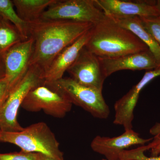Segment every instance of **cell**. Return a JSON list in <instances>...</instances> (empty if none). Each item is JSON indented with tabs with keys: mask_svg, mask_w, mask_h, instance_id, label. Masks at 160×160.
Listing matches in <instances>:
<instances>
[{
	"mask_svg": "<svg viewBox=\"0 0 160 160\" xmlns=\"http://www.w3.org/2000/svg\"><path fill=\"white\" fill-rule=\"evenodd\" d=\"M28 24L29 38L33 41L30 66L38 67L43 72L61 51L78 39L93 25L68 20L42 18Z\"/></svg>",
	"mask_w": 160,
	"mask_h": 160,
	"instance_id": "obj_1",
	"label": "cell"
},
{
	"mask_svg": "<svg viewBox=\"0 0 160 160\" xmlns=\"http://www.w3.org/2000/svg\"><path fill=\"white\" fill-rule=\"evenodd\" d=\"M85 47L98 57L104 58L118 57L149 49L131 31L107 17L93 25Z\"/></svg>",
	"mask_w": 160,
	"mask_h": 160,
	"instance_id": "obj_2",
	"label": "cell"
},
{
	"mask_svg": "<svg viewBox=\"0 0 160 160\" xmlns=\"http://www.w3.org/2000/svg\"><path fill=\"white\" fill-rule=\"evenodd\" d=\"M0 142L13 144L22 151L39 153L53 160H65L55 136L43 122L34 123L21 131L2 132Z\"/></svg>",
	"mask_w": 160,
	"mask_h": 160,
	"instance_id": "obj_3",
	"label": "cell"
},
{
	"mask_svg": "<svg viewBox=\"0 0 160 160\" xmlns=\"http://www.w3.org/2000/svg\"><path fill=\"white\" fill-rule=\"evenodd\" d=\"M66 97L72 104L79 106L94 117L107 118L110 113L102 91L81 85L71 78H62L53 82L44 83Z\"/></svg>",
	"mask_w": 160,
	"mask_h": 160,
	"instance_id": "obj_4",
	"label": "cell"
},
{
	"mask_svg": "<svg viewBox=\"0 0 160 160\" xmlns=\"http://www.w3.org/2000/svg\"><path fill=\"white\" fill-rule=\"evenodd\" d=\"M43 73L38 67L30 66L22 79L10 92L0 109V129L2 132H16L24 129L18 121L19 109L29 92L44 83Z\"/></svg>",
	"mask_w": 160,
	"mask_h": 160,
	"instance_id": "obj_5",
	"label": "cell"
},
{
	"mask_svg": "<svg viewBox=\"0 0 160 160\" xmlns=\"http://www.w3.org/2000/svg\"><path fill=\"white\" fill-rule=\"evenodd\" d=\"M94 0H55L40 18L62 20L95 25L106 19Z\"/></svg>",
	"mask_w": 160,
	"mask_h": 160,
	"instance_id": "obj_6",
	"label": "cell"
},
{
	"mask_svg": "<svg viewBox=\"0 0 160 160\" xmlns=\"http://www.w3.org/2000/svg\"><path fill=\"white\" fill-rule=\"evenodd\" d=\"M72 104L62 94L44 83L29 92L21 107L32 112L43 110L53 117H64L71 110Z\"/></svg>",
	"mask_w": 160,
	"mask_h": 160,
	"instance_id": "obj_7",
	"label": "cell"
},
{
	"mask_svg": "<svg viewBox=\"0 0 160 160\" xmlns=\"http://www.w3.org/2000/svg\"><path fill=\"white\" fill-rule=\"evenodd\" d=\"M33 41L31 38L16 44L1 57L10 92L26 74L30 67Z\"/></svg>",
	"mask_w": 160,
	"mask_h": 160,
	"instance_id": "obj_8",
	"label": "cell"
},
{
	"mask_svg": "<svg viewBox=\"0 0 160 160\" xmlns=\"http://www.w3.org/2000/svg\"><path fill=\"white\" fill-rule=\"evenodd\" d=\"M67 72L77 82L102 91L106 78L101 70L98 57L85 46Z\"/></svg>",
	"mask_w": 160,
	"mask_h": 160,
	"instance_id": "obj_9",
	"label": "cell"
},
{
	"mask_svg": "<svg viewBox=\"0 0 160 160\" xmlns=\"http://www.w3.org/2000/svg\"><path fill=\"white\" fill-rule=\"evenodd\" d=\"M160 76V67L145 72L142 79L129 92L115 103L113 123L124 127L125 130L132 129L133 112L141 91L147 84Z\"/></svg>",
	"mask_w": 160,
	"mask_h": 160,
	"instance_id": "obj_10",
	"label": "cell"
},
{
	"mask_svg": "<svg viewBox=\"0 0 160 160\" xmlns=\"http://www.w3.org/2000/svg\"><path fill=\"white\" fill-rule=\"evenodd\" d=\"M98 58L103 76L106 79L120 70L148 71L159 67L155 58L149 49L118 57Z\"/></svg>",
	"mask_w": 160,
	"mask_h": 160,
	"instance_id": "obj_11",
	"label": "cell"
},
{
	"mask_svg": "<svg viewBox=\"0 0 160 160\" xmlns=\"http://www.w3.org/2000/svg\"><path fill=\"white\" fill-rule=\"evenodd\" d=\"M94 2L97 7L109 18L160 16L156 2L122 0H94Z\"/></svg>",
	"mask_w": 160,
	"mask_h": 160,
	"instance_id": "obj_12",
	"label": "cell"
},
{
	"mask_svg": "<svg viewBox=\"0 0 160 160\" xmlns=\"http://www.w3.org/2000/svg\"><path fill=\"white\" fill-rule=\"evenodd\" d=\"M152 139V138L143 139L132 129H128L115 137L97 136L92 141L91 147L95 152L104 156L106 160H119V155L122 152L135 145L144 146Z\"/></svg>",
	"mask_w": 160,
	"mask_h": 160,
	"instance_id": "obj_13",
	"label": "cell"
},
{
	"mask_svg": "<svg viewBox=\"0 0 160 160\" xmlns=\"http://www.w3.org/2000/svg\"><path fill=\"white\" fill-rule=\"evenodd\" d=\"M91 29L56 57L49 67L43 72L44 83L53 82L63 78L65 72L74 62L80 52L86 46L90 38Z\"/></svg>",
	"mask_w": 160,
	"mask_h": 160,
	"instance_id": "obj_14",
	"label": "cell"
},
{
	"mask_svg": "<svg viewBox=\"0 0 160 160\" xmlns=\"http://www.w3.org/2000/svg\"><path fill=\"white\" fill-rule=\"evenodd\" d=\"M109 18L123 28L131 31L145 43L154 55L159 67H160V46L149 32L143 27L142 21L139 17Z\"/></svg>",
	"mask_w": 160,
	"mask_h": 160,
	"instance_id": "obj_15",
	"label": "cell"
},
{
	"mask_svg": "<svg viewBox=\"0 0 160 160\" xmlns=\"http://www.w3.org/2000/svg\"><path fill=\"white\" fill-rule=\"evenodd\" d=\"M55 0H13V6L19 16L30 23L41 18L42 14Z\"/></svg>",
	"mask_w": 160,
	"mask_h": 160,
	"instance_id": "obj_16",
	"label": "cell"
},
{
	"mask_svg": "<svg viewBox=\"0 0 160 160\" xmlns=\"http://www.w3.org/2000/svg\"><path fill=\"white\" fill-rule=\"evenodd\" d=\"M25 41L16 27L9 21L0 18V57L16 44Z\"/></svg>",
	"mask_w": 160,
	"mask_h": 160,
	"instance_id": "obj_17",
	"label": "cell"
},
{
	"mask_svg": "<svg viewBox=\"0 0 160 160\" xmlns=\"http://www.w3.org/2000/svg\"><path fill=\"white\" fill-rule=\"evenodd\" d=\"M14 7L12 1L0 0V16L14 25L25 41L29 38V24L19 16Z\"/></svg>",
	"mask_w": 160,
	"mask_h": 160,
	"instance_id": "obj_18",
	"label": "cell"
},
{
	"mask_svg": "<svg viewBox=\"0 0 160 160\" xmlns=\"http://www.w3.org/2000/svg\"><path fill=\"white\" fill-rule=\"evenodd\" d=\"M160 142V136H154V140L147 146H142L136 149L125 150L120 153L119 160H160V154L157 156L148 157L145 152L152 149Z\"/></svg>",
	"mask_w": 160,
	"mask_h": 160,
	"instance_id": "obj_19",
	"label": "cell"
},
{
	"mask_svg": "<svg viewBox=\"0 0 160 160\" xmlns=\"http://www.w3.org/2000/svg\"><path fill=\"white\" fill-rule=\"evenodd\" d=\"M142 24L160 46V16L158 17H139Z\"/></svg>",
	"mask_w": 160,
	"mask_h": 160,
	"instance_id": "obj_20",
	"label": "cell"
},
{
	"mask_svg": "<svg viewBox=\"0 0 160 160\" xmlns=\"http://www.w3.org/2000/svg\"><path fill=\"white\" fill-rule=\"evenodd\" d=\"M39 153L22 151L0 153V160H40Z\"/></svg>",
	"mask_w": 160,
	"mask_h": 160,
	"instance_id": "obj_21",
	"label": "cell"
},
{
	"mask_svg": "<svg viewBox=\"0 0 160 160\" xmlns=\"http://www.w3.org/2000/svg\"><path fill=\"white\" fill-rule=\"evenodd\" d=\"M9 84L6 78L0 80V109L10 94Z\"/></svg>",
	"mask_w": 160,
	"mask_h": 160,
	"instance_id": "obj_22",
	"label": "cell"
},
{
	"mask_svg": "<svg viewBox=\"0 0 160 160\" xmlns=\"http://www.w3.org/2000/svg\"><path fill=\"white\" fill-rule=\"evenodd\" d=\"M149 132L152 135H160V123H157L149 130ZM160 154V142L157 146L151 149L152 156H157Z\"/></svg>",
	"mask_w": 160,
	"mask_h": 160,
	"instance_id": "obj_23",
	"label": "cell"
},
{
	"mask_svg": "<svg viewBox=\"0 0 160 160\" xmlns=\"http://www.w3.org/2000/svg\"><path fill=\"white\" fill-rule=\"evenodd\" d=\"M5 77V69L2 58L0 57V80Z\"/></svg>",
	"mask_w": 160,
	"mask_h": 160,
	"instance_id": "obj_24",
	"label": "cell"
},
{
	"mask_svg": "<svg viewBox=\"0 0 160 160\" xmlns=\"http://www.w3.org/2000/svg\"><path fill=\"white\" fill-rule=\"evenodd\" d=\"M40 160H53L49 158L46 157L45 156L41 154V155H40ZM102 160H107L106 159H102Z\"/></svg>",
	"mask_w": 160,
	"mask_h": 160,
	"instance_id": "obj_25",
	"label": "cell"
},
{
	"mask_svg": "<svg viewBox=\"0 0 160 160\" xmlns=\"http://www.w3.org/2000/svg\"><path fill=\"white\" fill-rule=\"evenodd\" d=\"M155 5L160 14V0H158V1H156Z\"/></svg>",
	"mask_w": 160,
	"mask_h": 160,
	"instance_id": "obj_26",
	"label": "cell"
},
{
	"mask_svg": "<svg viewBox=\"0 0 160 160\" xmlns=\"http://www.w3.org/2000/svg\"><path fill=\"white\" fill-rule=\"evenodd\" d=\"M2 130L0 129V138H1V135H2Z\"/></svg>",
	"mask_w": 160,
	"mask_h": 160,
	"instance_id": "obj_27",
	"label": "cell"
},
{
	"mask_svg": "<svg viewBox=\"0 0 160 160\" xmlns=\"http://www.w3.org/2000/svg\"><path fill=\"white\" fill-rule=\"evenodd\" d=\"M1 17H1V16H0V18H1Z\"/></svg>",
	"mask_w": 160,
	"mask_h": 160,
	"instance_id": "obj_28",
	"label": "cell"
}]
</instances>
